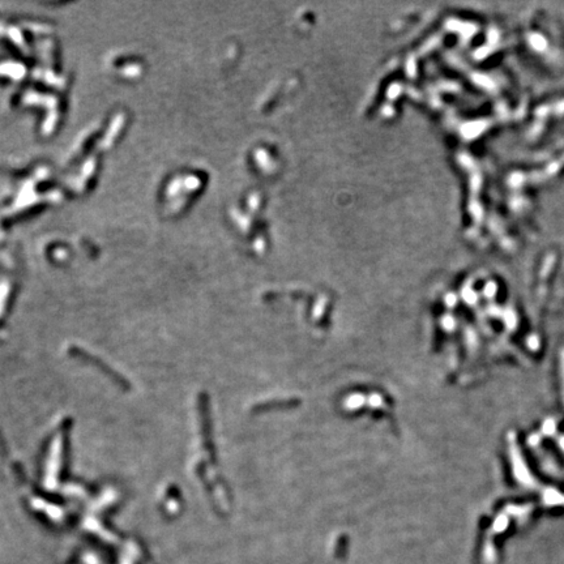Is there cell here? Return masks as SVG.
Here are the masks:
<instances>
[]
</instances>
